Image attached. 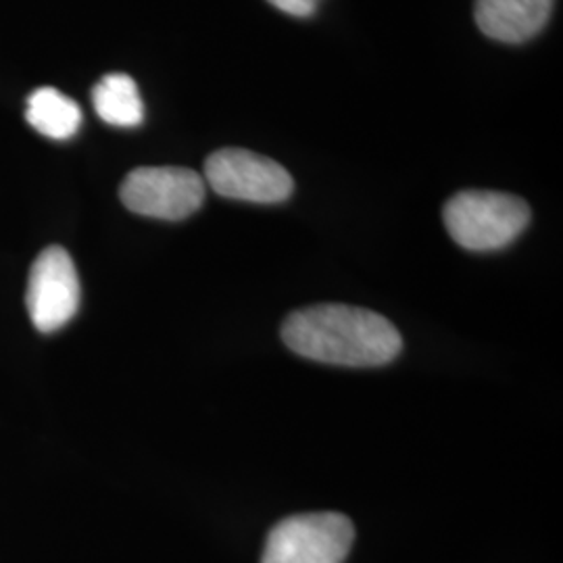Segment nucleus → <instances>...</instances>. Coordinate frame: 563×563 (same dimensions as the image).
Listing matches in <instances>:
<instances>
[{
  "mask_svg": "<svg viewBox=\"0 0 563 563\" xmlns=\"http://www.w3.org/2000/svg\"><path fill=\"white\" fill-rule=\"evenodd\" d=\"M282 341L313 362L376 367L401 353V334L384 316L341 302L305 307L286 318Z\"/></svg>",
  "mask_w": 563,
  "mask_h": 563,
  "instance_id": "nucleus-1",
  "label": "nucleus"
},
{
  "mask_svg": "<svg viewBox=\"0 0 563 563\" xmlns=\"http://www.w3.org/2000/svg\"><path fill=\"white\" fill-rule=\"evenodd\" d=\"M451 239L467 251H497L516 241L530 222L520 197L493 190H463L443 209Z\"/></svg>",
  "mask_w": 563,
  "mask_h": 563,
  "instance_id": "nucleus-2",
  "label": "nucleus"
},
{
  "mask_svg": "<svg viewBox=\"0 0 563 563\" xmlns=\"http://www.w3.org/2000/svg\"><path fill=\"white\" fill-rule=\"evenodd\" d=\"M355 528L342 514H301L276 523L263 549L262 563H342Z\"/></svg>",
  "mask_w": 563,
  "mask_h": 563,
  "instance_id": "nucleus-3",
  "label": "nucleus"
},
{
  "mask_svg": "<svg viewBox=\"0 0 563 563\" xmlns=\"http://www.w3.org/2000/svg\"><path fill=\"white\" fill-rule=\"evenodd\" d=\"M120 197L132 213L178 222L201 209L205 180L188 167H139L121 181Z\"/></svg>",
  "mask_w": 563,
  "mask_h": 563,
  "instance_id": "nucleus-4",
  "label": "nucleus"
},
{
  "mask_svg": "<svg viewBox=\"0 0 563 563\" xmlns=\"http://www.w3.org/2000/svg\"><path fill=\"white\" fill-rule=\"evenodd\" d=\"M218 195L234 201H286L295 181L280 163L246 148H222L205 162V178Z\"/></svg>",
  "mask_w": 563,
  "mask_h": 563,
  "instance_id": "nucleus-5",
  "label": "nucleus"
},
{
  "mask_svg": "<svg viewBox=\"0 0 563 563\" xmlns=\"http://www.w3.org/2000/svg\"><path fill=\"white\" fill-rule=\"evenodd\" d=\"M25 305L30 320L44 334L57 332L78 313L80 278L65 249L46 246L32 263Z\"/></svg>",
  "mask_w": 563,
  "mask_h": 563,
  "instance_id": "nucleus-6",
  "label": "nucleus"
},
{
  "mask_svg": "<svg viewBox=\"0 0 563 563\" xmlns=\"http://www.w3.org/2000/svg\"><path fill=\"white\" fill-rule=\"evenodd\" d=\"M555 0H476V23L484 36L507 44L534 38L551 18Z\"/></svg>",
  "mask_w": 563,
  "mask_h": 563,
  "instance_id": "nucleus-7",
  "label": "nucleus"
},
{
  "mask_svg": "<svg viewBox=\"0 0 563 563\" xmlns=\"http://www.w3.org/2000/svg\"><path fill=\"white\" fill-rule=\"evenodd\" d=\"M25 120L46 139L69 141L80 130L81 109L78 102L65 97L57 88L42 86L27 99Z\"/></svg>",
  "mask_w": 563,
  "mask_h": 563,
  "instance_id": "nucleus-8",
  "label": "nucleus"
},
{
  "mask_svg": "<svg viewBox=\"0 0 563 563\" xmlns=\"http://www.w3.org/2000/svg\"><path fill=\"white\" fill-rule=\"evenodd\" d=\"M92 104L97 115L115 128H139L144 120L139 86L125 74L104 76L92 90Z\"/></svg>",
  "mask_w": 563,
  "mask_h": 563,
  "instance_id": "nucleus-9",
  "label": "nucleus"
},
{
  "mask_svg": "<svg viewBox=\"0 0 563 563\" xmlns=\"http://www.w3.org/2000/svg\"><path fill=\"white\" fill-rule=\"evenodd\" d=\"M267 2L292 18H311L320 4V0H267Z\"/></svg>",
  "mask_w": 563,
  "mask_h": 563,
  "instance_id": "nucleus-10",
  "label": "nucleus"
}]
</instances>
